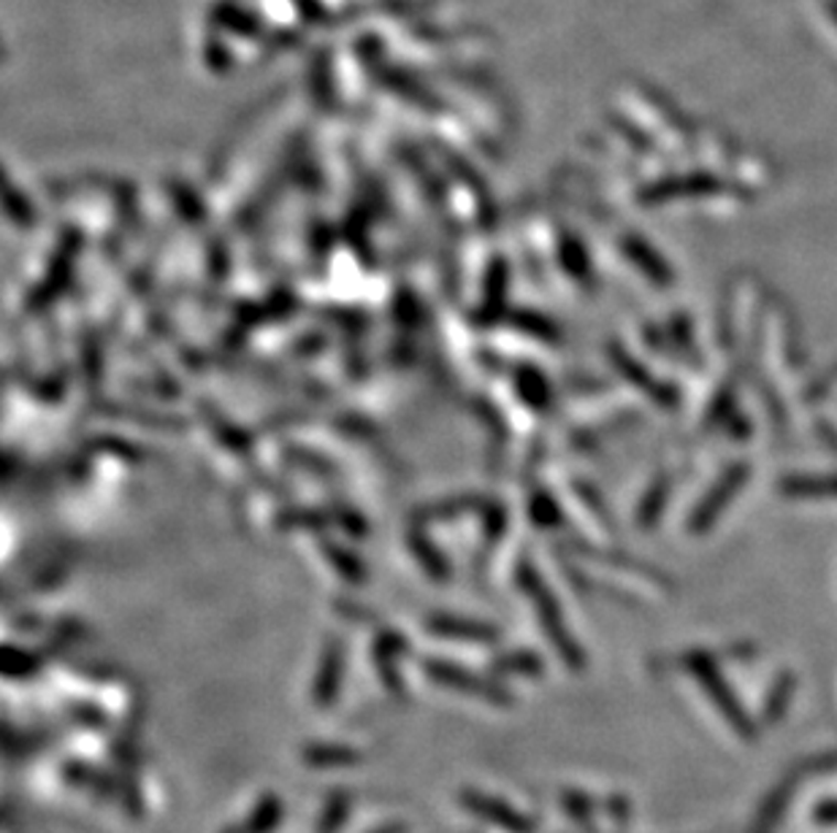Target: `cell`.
Listing matches in <instances>:
<instances>
[{
  "label": "cell",
  "mask_w": 837,
  "mask_h": 833,
  "mask_svg": "<svg viewBox=\"0 0 837 833\" xmlns=\"http://www.w3.org/2000/svg\"><path fill=\"white\" fill-rule=\"evenodd\" d=\"M350 812H353V799L344 790H334V793L325 799L323 812L318 818V833H340L347 823Z\"/></svg>",
  "instance_id": "obj_4"
},
{
  "label": "cell",
  "mask_w": 837,
  "mask_h": 833,
  "mask_svg": "<svg viewBox=\"0 0 837 833\" xmlns=\"http://www.w3.org/2000/svg\"><path fill=\"white\" fill-rule=\"evenodd\" d=\"M304 760L310 769H350V766H358L361 755L350 747H340V744H310L304 747Z\"/></svg>",
  "instance_id": "obj_3"
},
{
  "label": "cell",
  "mask_w": 837,
  "mask_h": 833,
  "mask_svg": "<svg viewBox=\"0 0 837 833\" xmlns=\"http://www.w3.org/2000/svg\"><path fill=\"white\" fill-rule=\"evenodd\" d=\"M827 9H829V17H833L837 25V0H827Z\"/></svg>",
  "instance_id": "obj_6"
},
{
  "label": "cell",
  "mask_w": 837,
  "mask_h": 833,
  "mask_svg": "<svg viewBox=\"0 0 837 833\" xmlns=\"http://www.w3.org/2000/svg\"><path fill=\"white\" fill-rule=\"evenodd\" d=\"M464 807L469 812L480 814L483 820H491V823L502 825L507 831H526V823L513 812L509 807H504L502 801L489 799L483 793H464Z\"/></svg>",
  "instance_id": "obj_2"
},
{
  "label": "cell",
  "mask_w": 837,
  "mask_h": 833,
  "mask_svg": "<svg viewBox=\"0 0 837 833\" xmlns=\"http://www.w3.org/2000/svg\"><path fill=\"white\" fill-rule=\"evenodd\" d=\"M285 818V803L279 796H264L253 807V812L247 814L242 823L228 825L223 833H275Z\"/></svg>",
  "instance_id": "obj_1"
},
{
  "label": "cell",
  "mask_w": 837,
  "mask_h": 833,
  "mask_svg": "<svg viewBox=\"0 0 837 833\" xmlns=\"http://www.w3.org/2000/svg\"><path fill=\"white\" fill-rule=\"evenodd\" d=\"M372 833H407V825H404V823H385V825H379V829L372 831Z\"/></svg>",
  "instance_id": "obj_5"
}]
</instances>
